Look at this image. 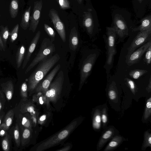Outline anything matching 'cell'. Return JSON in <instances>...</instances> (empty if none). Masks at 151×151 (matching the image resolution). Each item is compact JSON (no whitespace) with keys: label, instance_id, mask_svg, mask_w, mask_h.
Segmentation results:
<instances>
[{"label":"cell","instance_id":"obj_1","mask_svg":"<svg viewBox=\"0 0 151 151\" xmlns=\"http://www.w3.org/2000/svg\"><path fill=\"white\" fill-rule=\"evenodd\" d=\"M60 59L56 53L42 60L27 79L28 90L30 93L34 92L38 83Z\"/></svg>","mask_w":151,"mask_h":151},{"label":"cell","instance_id":"obj_2","mask_svg":"<svg viewBox=\"0 0 151 151\" xmlns=\"http://www.w3.org/2000/svg\"><path fill=\"white\" fill-rule=\"evenodd\" d=\"M79 123L78 119H75L62 130L40 142L36 146L35 150L41 151L58 145L70 135Z\"/></svg>","mask_w":151,"mask_h":151},{"label":"cell","instance_id":"obj_3","mask_svg":"<svg viewBox=\"0 0 151 151\" xmlns=\"http://www.w3.org/2000/svg\"><path fill=\"white\" fill-rule=\"evenodd\" d=\"M106 35L105 42L106 59L104 67L106 69L108 77L110 70L113 67L114 56L116 53V34L113 27H107Z\"/></svg>","mask_w":151,"mask_h":151},{"label":"cell","instance_id":"obj_4","mask_svg":"<svg viewBox=\"0 0 151 151\" xmlns=\"http://www.w3.org/2000/svg\"><path fill=\"white\" fill-rule=\"evenodd\" d=\"M55 48L54 44L50 39L45 38L41 43L39 51L31 63L28 66L25 71L27 74L37 64L42 60L52 56L55 51Z\"/></svg>","mask_w":151,"mask_h":151},{"label":"cell","instance_id":"obj_5","mask_svg":"<svg viewBox=\"0 0 151 151\" xmlns=\"http://www.w3.org/2000/svg\"><path fill=\"white\" fill-rule=\"evenodd\" d=\"M64 81V73L62 70H61L44 94L50 102L55 103L58 100L61 92Z\"/></svg>","mask_w":151,"mask_h":151},{"label":"cell","instance_id":"obj_6","mask_svg":"<svg viewBox=\"0 0 151 151\" xmlns=\"http://www.w3.org/2000/svg\"><path fill=\"white\" fill-rule=\"evenodd\" d=\"M98 56L97 51L90 53L84 60L80 72L79 90L86 81Z\"/></svg>","mask_w":151,"mask_h":151},{"label":"cell","instance_id":"obj_7","mask_svg":"<svg viewBox=\"0 0 151 151\" xmlns=\"http://www.w3.org/2000/svg\"><path fill=\"white\" fill-rule=\"evenodd\" d=\"M49 16L62 40L63 42H65L66 36L65 27L57 11L53 8L51 9L49 11Z\"/></svg>","mask_w":151,"mask_h":151},{"label":"cell","instance_id":"obj_8","mask_svg":"<svg viewBox=\"0 0 151 151\" xmlns=\"http://www.w3.org/2000/svg\"><path fill=\"white\" fill-rule=\"evenodd\" d=\"M151 29L147 30L139 31L136 36L131 45L127 49L128 55L135 50L137 48L147 42L150 39Z\"/></svg>","mask_w":151,"mask_h":151},{"label":"cell","instance_id":"obj_9","mask_svg":"<svg viewBox=\"0 0 151 151\" xmlns=\"http://www.w3.org/2000/svg\"><path fill=\"white\" fill-rule=\"evenodd\" d=\"M61 67L60 64L57 65L38 83L35 91L36 93H41L44 94L48 90L52 81Z\"/></svg>","mask_w":151,"mask_h":151},{"label":"cell","instance_id":"obj_10","mask_svg":"<svg viewBox=\"0 0 151 151\" xmlns=\"http://www.w3.org/2000/svg\"><path fill=\"white\" fill-rule=\"evenodd\" d=\"M151 45L150 39L147 42L141 46L137 50H135L131 54L126 56L125 62L129 66L138 63L147 50Z\"/></svg>","mask_w":151,"mask_h":151},{"label":"cell","instance_id":"obj_11","mask_svg":"<svg viewBox=\"0 0 151 151\" xmlns=\"http://www.w3.org/2000/svg\"><path fill=\"white\" fill-rule=\"evenodd\" d=\"M42 7V0L35 2L33 12L30 16V23L29 30L35 32L38 24Z\"/></svg>","mask_w":151,"mask_h":151},{"label":"cell","instance_id":"obj_12","mask_svg":"<svg viewBox=\"0 0 151 151\" xmlns=\"http://www.w3.org/2000/svg\"><path fill=\"white\" fill-rule=\"evenodd\" d=\"M19 111L22 113H27L31 115L39 116V109L37 108L34 102L27 99L21 100L18 106Z\"/></svg>","mask_w":151,"mask_h":151},{"label":"cell","instance_id":"obj_13","mask_svg":"<svg viewBox=\"0 0 151 151\" xmlns=\"http://www.w3.org/2000/svg\"><path fill=\"white\" fill-rule=\"evenodd\" d=\"M16 122L20 132L25 128L33 129L34 128L32 122L30 114L27 113H19L16 114Z\"/></svg>","mask_w":151,"mask_h":151},{"label":"cell","instance_id":"obj_14","mask_svg":"<svg viewBox=\"0 0 151 151\" xmlns=\"http://www.w3.org/2000/svg\"><path fill=\"white\" fill-rule=\"evenodd\" d=\"M41 32L38 31L32 40L25 55L22 66V69H24L30 59L32 54L34 51L37 44L40 39Z\"/></svg>","mask_w":151,"mask_h":151},{"label":"cell","instance_id":"obj_15","mask_svg":"<svg viewBox=\"0 0 151 151\" xmlns=\"http://www.w3.org/2000/svg\"><path fill=\"white\" fill-rule=\"evenodd\" d=\"M114 28L116 34L120 38H122L128 35V29L124 22L118 18L115 19Z\"/></svg>","mask_w":151,"mask_h":151},{"label":"cell","instance_id":"obj_16","mask_svg":"<svg viewBox=\"0 0 151 151\" xmlns=\"http://www.w3.org/2000/svg\"><path fill=\"white\" fill-rule=\"evenodd\" d=\"M32 101L39 106H45L48 110L50 108V102L43 93H36L33 96Z\"/></svg>","mask_w":151,"mask_h":151},{"label":"cell","instance_id":"obj_17","mask_svg":"<svg viewBox=\"0 0 151 151\" xmlns=\"http://www.w3.org/2000/svg\"><path fill=\"white\" fill-rule=\"evenodd\" d=\"M14 115L13 109L9 110L4 116L2 122L0 126V129L8 131L12 123Z\"/></svg>","mask_w":151,"mask_h":151},{"label":"cell","instance_id":"obj_18","mask_svg":"<svg viewBox=\"0 0 151 151\" xmlns=\"http://www.w3.org/2000/svg\"><path fill=\"white\" fill-rule=\"evenodd\" d=\"M2 91L4 94L7 99L10 100L12 98L14 91V86L13 82L11 80L1 84Z\"/></svg>","mask_w":151,"mask_h":151},{"label":"cell","instance_id":"obj_19","mask_svg":"<svg viewBox=\"0 0 151 151\" xmlns=\"http://www.w3.org/2000/svg\"><path fill=\"white\" fill-rule=\"evenodd\" d=\"M79 44L78 34L76 28L73 27L71 30L69 37L70 48L75 51L77 48Z\"/></svg>","mask_w":151,"mask_h":151},{"label":"cell","instance_id":"obj_20","mask_svg":"<svg viewBox=\"0 0 151 151\" xmlns=\"http://www.w3.org/2000/svg\"><path fill=\"white\" fill-rule=\"evenodd\" d=\"M9 134L14 140L16 146L19 147L21 145V132L17 123L9 130Z\"/></svg>","mask_w":151,"mask_h":151},{"label":"cell","instance_id":"obj_21","mask_svg":"<svg viewBox=\"0 0 151 151\" xmlns=\"http://www.w3.org/2000/svg\"><path fill=\"white\" fill-rule=\"evenodd\" d=\"M83 24L86 29L88 32L92 34L93 29V23L91 14L89 12H84Z\"/></svg>","mask_w":151,"mask_h":151},{"label":"cell","instance_id":"obj_22","mask_svg":"<svg viewBox=\"0 0 151 151\" xmlns=\"http://www.w3.org/2000/svg\"><path fill=\"white\" fill-rule=\"evenodd\" d=\"M33 129L25 128L21 132V145L24 147L28 144L32 137Z\"/></svg>","mask_w":151,"mask_h":151},{"label":"cell","instance_id":"obj_23","mask_svg":"<svg viewBox=\"0 0 151 151\" xmlns=\"http://www.w3.org/2000/svg\"><path fill=\"white\" fill-rule=\"evenodd\" d=\"M31 6H30L23 14L20 24L21 27L24 30H26L29 26V20Z\"/></svg>","mask_w":151,"mask_h":151},{"label":"cell","instance_id":"obj_24","mask_svg":"<svg viewBox=\"0 0 151 151\" xmlns=\"http://www.w3.org/2000/svg\"><path fill=\"white\" fill-rule=\"evenodd\" d=\"M26 52L25 46L22 45L18 49L16 55V60L17 68H20L23 61Z\"/></svg>","mask_w":151,"mask_h":151},{"label":"cell","instance_id":"obj_25","mask_svg":"<svg viewBox=\"0 0 151 151\" xmlns=\"http://www.w3.org/2000/svg\"><path fill=\"white\" fill-rule=\"evenodd\" d=\"M19 9L18 0H12L9 6V12L11 17L15 18L17 16Z\"/></svg>","mask_w":151,"mask_h":151},{"label":"cell","instance_id":"obj_26","mask_svg":"<svg viewBox=\"0 0 151 151\" xmlns=\"http://www.w3.org/2000/svg\"><path fill=\"white\" fill-rule=\"evenodd\" d=\"M151 29L150 17L145 18L142 20L141 24L137 28L133 29L134 31H142Z\"/></svg>","mask_w":151,"mask_h":151},{"label":"cell","instance_id":"obj_27","mask_svg":"<svg viewBox=\"0 0 151 151\" xmlns=\"http://www.w3.org/2000/svg\"><path fill=\"white\" fill-rule=\"evenodd\" d=\"M1 139L2 149L4 151H9L10 150L11 141L12 137L7 132Z\"/></svg>","mask_w":151,"mask_h":151},{"label":"cell","instance_id":"obj_28","mask_svg":"<svg viewBox=\"0 0 151 151\" xmlns=\"http://www.w3.org/2000/svg\"><path fill=\"white\" fill-rule=\"evenodd\" d=\"M122 140V138L121 137L118 136H115L109 143L104 151H108L113 149L120 144Z\"/></svg>","mask_w":151,"mask_h":151},{"label":"cell","instance_id":"obj_29","mask_svg":"<svg viewBox=\"0 0 151 151\" xmlns=\"http://www.w3.org/2000/svg\"><path fill=\"white\" fill-rule=\"evenodd\" d=\"M101 116L98 109H96L94 113L92 122L93 127L95 129H99L101 127Z\"/></svg>","mask_w":151,"mask_h":151},{"label":"cell","instance_id":"obj_30","mask_svg":"<svg viewBox=\"0 0 151 151\" xmlns=\"http://www.w3.org/2000/svg\"><path fill=\"white\" fill-rule=\"evenodd\" d=\"M114 133L113 129L112 128H110L103 134L99 142L98 145L99 148L102 147L105 143L112 136Z\"/></svg>","mask_w":151,"mask_h":151},{"label":"cell","instance_id":"obj_31","mask_svg":"<svg viewBox=\"0 0 151 151\" xmlns=\"http://www.w3.org/2000/svg\"><path fill=\"white\" fill-rule=\"evenodd\" d=\"M1 33L0 35L4 45L6 48L7 41L10 32H9V28L7 26L4 27L3 25L0 26Z\"/></svg>","mask_w":151,"mask_h":151},{"label":"cell","instance_id":"obj_32","mask_svg":"<svg viewBox=\"0 0 151 151\" xmlns=\"http://www.w3.org/2000/svg\"><path fill=\"white\" fill-rule=\"evenodd\" d=\"M51 113L46 111L40 116H39L37 120V124L40 126H43L47 123L49 119L51 118Z\"/></svg>","mask_w":151,"mask_h":151},{"label":"cell","instance_id":"obj_33","mask_svg":"<svg viewBox=\"0 0 151 151\" xmlns=\"http://www.w3.org/2000/svg\"><path fill=\"white\" fill-rule=\"evenodd\" d=\"M147 72V71L145 70L137 69L131 70L129 74L131 78L137 79Z\"/></svg>","mask_w":151,"mask_h":151},{"label":"cell","instance_id":"obj_34","mask_svg":"<svg viewBox=\"0 0 151 151\" xmlns=\"http://www.w3.org/2000/svg\"><path fill=\"white\" fill-rule=\"evenodd\" d=\"M44 27L45 32L50 37L51 41L53 42L55 40L56 32L51 27L47 24H44Z\"/></svg>","mask_w":151,"mask_h":151},{"label":"cell","instance_id":"obj_35","mask_svg":"<svg viewBox=\"0 0 151 151\" xmlns=\"http://www.w3.org/2000/svg\"><path fill=\"white\" fill-rule=\"evenodd\" d=\"M19 30V25L17 24L10 32L11 42H13L17 39Z\"/></svg>","mask_w":151,"mask_h":151},{"label":"cell","instance_id":"obj_36","mask_svg":"<svg viewBox=\"0 0 151 151\" xmlns=\"http://www.w3.org/2000/svg\"><path fill=\"white\" fill-rule=\"evenodd\" d=\"M28 86L26 82H23L20 87L21 95L23 99H26L28 97Z\"/></svg>","mask_w":151,"mask_h":151},{"label":"cell","instance_id":"obj_37","mask_svg":"<svg viewBox=\"0 0 151 151\" xmlns=\"http://www.w3.org/2000/svg\"><path fill=\"white\" fill-rule=\"evenodd\" d=\"M151 113V98L150 97L147 102L144 113V118L147 119L150 116Z\"/></svg>","mask_w":151,"mask_h":151},{"label":"cell","instance_id":"obj_38","mask_svg":"<svg viewBox=\"0 0 151 151\" xmlns=\"http://www.w3.org/2000/svg\"><path fill=\"white\" fill-rule=\"evenodd\" d=\"M60 8L63 10L70 8V2L68 0H56Z\"/></svg>","mask_w":151,"mask_h":151},{"label":"cell","instance_id":"obj_39","mask_svg":"<svg viewBox=\"0 0 151 151\" xmlns=\"http://www.w3.org/2000/svg\"><path fill=\"white\" fill-rule=\"evenodd\" d=\"M145 52L144 60L147 65H149L150 64L151 60V45L149 46Z\"/></svg>","mask_w":151,"mask_h":151},{"label":"cell","instance_id":"obj_40","mask_svg":"<svg viewBox=\"0 0 151 151\" xmlns=\"http://www.w3.org/2000/svg\"><path fill=\"white\" fill-rule=\"evenodd\" d=\"M6 101V97L2 91L0 90V113L3 111Z\"/></svg>","mask_w":151,"mask_h":151},{"label":"cell","instance_id":"obj_41","mask_svg":"<svg viewBox=\"0 0 151 151\" xmlns=\"http://www.w3.org/2000/svg\"><path fill=\"white\" fill-rule=\"evenodd\" d=\"M113 84L114 82H113L110 86V89L108 93L109 97L111 100L115 99L116 96V92L113 89Z\"/></svg>","mask_w":151,"mask_h":151},{"label":"cell","instance_id":"obj_42","mask_svg":"<svg viewBox=\"0 0 151 151\" xmlns=\"http://www.w3.org/2000/svg\"><path fill=\"white\" fill-rule=\"evenodd\" d=\"M124 80L130 89L133 92H134L136 88V86L134 81L127 78H125Z\"/></svg>","mask_w":151,"mask_h":151},{"label":"cell","instance_id":"obj_43","mask_svg":"<svg viewBox=\"0 0 151 151\" xmlns=\"http://www.w3.org/2000/svg\"><path fill=\"white\" fill-rule=\"evenodd\" d=\"M151 134L149 133L146 132L145 134L144 145V147L151 146Z\"/></svg>","mask_w":151,"mask_h":151},{"label":"cell","instance_id":"obj_44","mask_svg":"<svg viewBox=\"0 0 151 151\" xmlns=\"http://www.w3.org/2000/svg\"><path fill=\"white\" fill-rule=\"evenodd\" d=\"M101 119L103 124H106L107 121V117L105 109L103 110L101 116Z\"/></svg>","mask_w":151,"mask_h":151},{"label":"cell","instance_id":"obj_45","mask_svg":"<svg viewBox=\"0 0 151 151\" xmlns=\"http://www.w3.org/2000/svg\"><path fill=\"white\" fill-rule=\"evenodd\" d=\"M71 145L68 144L63 147L56 150L58 151H68L71 148Z\"/></svg>","mask_w":151,"mask_h":151},{"label":"cell","instance_id":"obj_46","mask_svg":"<svg viewBox=\"0 0 151 151\" xmlns=\"http://www.w3.org/2000/svg\"><path fill=\"white\" fill-rule=\"evenodd\" d=\"M6 48L4 45L2 40L1 39L0 34V50L5 51Z\"/></svg>","mask_w":151,"mask_h":151},{"label":"cell","instance_id":"obj_47","mask_svg":"<svg viewBox=\"0 0 151 151\" xmlns=\"http://www.w3.org/2000/svg\"><path fill=\"white\" fill-rule=\"evenodd\" d=\"M4 114V112L3 111L0 113V126L2 122Z\"/></svg>","mask_w":151,"mask_h":151},{"label":"cell","instance_id":"obj_48","mask_svg":"<svg viewBox=\"0 0 151 151\" xmlns=\"http://www.w3.org/2000/svg\"><path fill=\"white\" fill-rule=\"evenodd\" d=\"M7 132V131L2 129H0V136H4Z\"/></svg>","mask_w":151,"mask_h":151},{"label":"cell","instance_id":"obj_49","mask_svg":"<svg viewBox=\"0 0 151 151\" xmlns=\"http://www.w3.org/2000/svg\"><path fill=\"white\" fill-rule=\"evenodd\" d=\"M151 88V76L150 77L149 80V83L147 87V89L148 90L150 91Z\"/></svg>","mask_w":151,"mask_h":151},{"label":"cell","instance_id":"obj_50","mask_svg":"<svg viewBox=\"0 0 151 151\" xmlns=\"http://www.w3.org/2000/svg\"><path fill=\"white\" fill-rule=\"evenodd\" d=\"M76 0L78 2V3L79 4H81L82 3V0Z\"/></svg>","mask_w":151,"mask_h":151},{"label":"cell","instance_id":"obj_51","mask_svg":"<svg viewBox=\"0 0 151 151\" xmlns=\"http://www.w3.org/2000/svg\"><path fill=\"white\" fill-rule=\"evenodd\" d=\"M139 0V1H142V0Z\"/></svg>","mask_w":151,"mask_h":151}]
</instances>
